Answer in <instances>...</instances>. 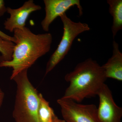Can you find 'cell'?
<instances>
[{
  "mask_svg": "<svg viewBox=\"0 0 122 122\" xmlns=\"http://www.w3.org/2000/svg\"><path fill=\"white\" fill-rule=\"evenodd\" d=\"M45 16L41 21L42 29L48 32L51 24L57 18L66 13L71 8L76 6L79 16L83 14V9L79 0H44Z\"/></svg>",
  "mask_w": 122,
  "mask_h": 122,
  "instance_id": "cell-7",
  "label": "cell"
},
{
  "mask_svg": "<svg viewBox=\"0 0 122 122\" xmlns=\"http://www.w3.org/2000/svg\"><path fill=\"white\" fill-rule=\"evenodd\" d=\"M107 78L117 81H122V53L119 45L114 40L113 42V54L106 63L102 66Z\"/></svg>",
  "mask_w": 122,
  "mask_h": 122,
  "instance_id": "cell-9",
  "label": "cell"
},
{
  "mask_svg": "<svg viewBox=\"0 0 122 122\" xmlns=\"http://www.w3.org/2000/svg\"><path fill=\"white\" fill-rule=\"evenodd\" d=\"M15 43L0 37V63L12 60Z\"/></svg>",
  "mask_w": 122,
  "mask_h": 122,
  "instance_id": "cell-12",
  "label": "cell"
},
{
  "mask_svg": "<svg viewBox=\"0 0 122 122\" xmlns=\"http://www.w3.org/2000/svg\"><path fill=\"white\" fill-rule=\"evenodd\" d=\"M65 78L69 85L62 97L78 103L97 96L107 79L102 66L91 58L78 63Z\"/></svg>",
  "mask_w": 122,
  "mask_h": 122,
  "instance_id": "cell-2",
  "label": "cell"
},
{
  "mask_svg": "<svg viewBox=\"0 0 122 122\" xmlns=\"http://www.w3.org/2000/svg\"><path fill=\"white\" fill-rule=\"evenodd\" d=\"M28 70L20 72L12 79L17 86L13 113L16 122H39V93L29 80Z\"/></svg>",
  "mask_w": 122,
  "mask_h": 122,
  "instance_id": "cell-3",
  "label": "cell"
},
{
  "mask_svg": "<svg viewBox=\"0 0 122 122\" xmlns=\"http://www.w3.org/2000/svg\"><path fill=\"white\" fill-rule=\"evenodd\" d=\"M13 32L15 46L12 60L0 63V67L12 68L11 80L49 52L53 41L50 33L35 34L26 27L15 29Z\"/></svg>",
  "mask_w": 122,
  "mask_h": 122,
  "instance_id": "cell-1",
  "label": "cell"
},
{
  "mask_svg": "<svg viewBox=\"0 0 122 122\" xmlns=\"http://www.w3.org/2000/svg\"><path fill=\"white\" fill-rule=\"evenodd\" d=\"M41 9V7L36 4L33 0L25 1L18 8L7 7V12L10 15V17L4 23L5 29L10 32H13L15 29L25 27L26 20L30 14Z\"/></svg>",
  "mask_w": 122,
  "mask_h": 122,
  "instance_id": "cell-8",
  "label": "cell"
},
{
  "mask_svg": "<svg viewBox=\"0 0 122 122\" xmlns=\"http://www.w3.org/2000/svg\"><path fill=\"white\" fill-rule=\"evenodd\" d=\"M49 103L46 100L42 94L39 93V103L38 110L39 122H52L55 115Z\"/></svg>",
  "mask_w": 122,
  "mask_h": 122,
  "instance_id": "cell-11",
  "label": "cell"
},
{
  "mask_svg": "<svg viewBox=\"0 0 122 122\" xmlns=\"http://www.w3.org/2000/svg\"><path fill=\"white\" fill-rule=\"evenodd\" d=\"M97 96L99 102L97 114L99 122H121L122 108L115 102L111 91L105 83Z\"/></svg>",
  "mask_w": 122,
  "mask_h": 122,
  "instance_id": "cell-6",
  "label": "cell"
},
{
  "mask_svg": "<svg viewBox=\"0 0 122 122\" xmlns=\"http://www.w3.org/2000/svg\"><path fill=\"white\" fill-rule=\"evenodd\" d=\"M0 37L5 40L11 41L13 42L14 43H15V40L13 37L9 36V35L6 34L5 33H4L3 32L0 30Z\"/></svg>",
  "mask_w": 122,
  "mask_h": 122,
  "instance_id": "cell-14",
  "label": "cell"
},
{
  "mask_svg": "<svg viewBox=\"0 0 122 122\" xmlns=\"http://www.w3.org/2000/svg\"><path fill=\"white\" fill-rule=\"evenodd\" d=\"M59 17L63 24V35L57 48L46 64L45 76L52 71L64 59L70 51L76 38L82 33L90 30L88 24L74 22L68 17L66 13Z\"/></svg>",
  "mask_w": 122,
  "mask_h": 122,
  "instance_id": "cell-4",
  "label": "cell"
},
{
  "mask_svg": "<svg viewBox=\"0 0 122 122\" xmlns=\"http://www.w3.org/2000/svg\"><path fill=\"white\" fill-rule=\"evenodd\" d=\"M5 94L2 91V90L0 87V109L2 106Z\"/></svg>",
  "mask_w": 122,
  "mask_h": 122,
  "instance_id": "cell-15",
  "label": "cell"
},
{
  "mask_svg": "<svg viewBox=\"0 0 122 122\" xmlns=\"http://www.w3.org/2000/svg\"><path fill=\"white\" fill-rule=\"evenodd\" d=\"M107 2L109 5V13L113 18L111 30L114 39L122 29V0H107Z\"/></svg>",
  "mask_w": 122,
  "mask_h": 122,
  "instance_id": "cell-10",
  "label": "cell"
},
{
  "mask_svg": "<svg viewBox=\"0 0 122 122\" xmlns=\"http://www.w3.org/2000/svg\"><path fill=\"white\" fill-rule=\"evenodd\" d=\"M57 102L61 107L63 120L66 122H99L97 108L94 104L83 105L62 97Z\"/></svg>",
  "mask_w": 122,
  "mask_h": 122,
  "instance_id": "cell-5",
  "label": "cell"
},
{
  "mask_svg": "<svg viewBox=\"0 0 122 122\" xmlns=\"http://www.w3.org/2000/svg\"><path fill=\"white\" fill-rule=\"evenodd\" d=\"M7 11V8L5 5L4 1L3 0H0V17L4 15Z\"/></svg>",
  "mask_w": 122,
  "mask_h": 122,
  "instance_id": "cell-13",
  "label": "cell"
},
{
  "mask_svg": "<svg viewBox=\"0 0 122 122\" xmlns=\"http://www.w3.org/2000/svg\"><path fill=\"white\" fill-rule=\"evenodd\" d=\"M52 122H66L65 120L61 119L58 117L56 115H55L53 117Z\"/></svg>",
  "mask_w": 122,
  "mask_h": 122,
  "instance_id": "cell-16",
  "label": "cell"
}]
</instances>
